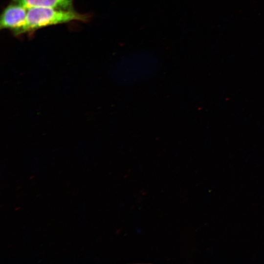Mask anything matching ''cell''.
I'll return each instance as SVG.
<instances>
[{
  "mask_svg": "<svg viewBox=\"0 0 264 264\" xmlns=\"http://www.w3.org/2000/svg\"><path fill=\"white\" fill-rule=\"evenodd\" d=\"M28 10L24 5L12 0L1 13L0 29L10 30L16 36L25 23Z\"/></svg>",
  "mask_w": 264,
  "mask_h": 264,
  "instance_id": "7a4b0ae2",
  "label": "cell"
},
{
  "mask_svg": "<svg viewBox=\"0 0 264 264\" xmlns=\"http://www.w3.org/2000/svg\"><path fill=\"white\" fill-rule=\"evenodd\" d=\"M88 14L79 13L74 9L66 10L48 7L28 8L24 25L16 36L32 33L48 26L66 23L74 21L87 22Z\"/></svg>",
  "mask_w": 264,
  "mask_h": 264,
  "instance_id": "6da1fadb",
  "label": "cell"
},
{
  "mask_svg": "<svg viewBox=\"0 0 264 264\" xmlns=\"http://www.w3.org/2000/svg\"><path fill=\"white\" fill-rule=\"evenodd\" d=\"M21 3L27 8L33 7H48L59 9L71 10L73 0H12Z\"/></svg>",
  "mask_w": 264,
  "mask_h": 264,
  "instance_id": "3957f363",
  "label": "cell"
}]
</instances>
